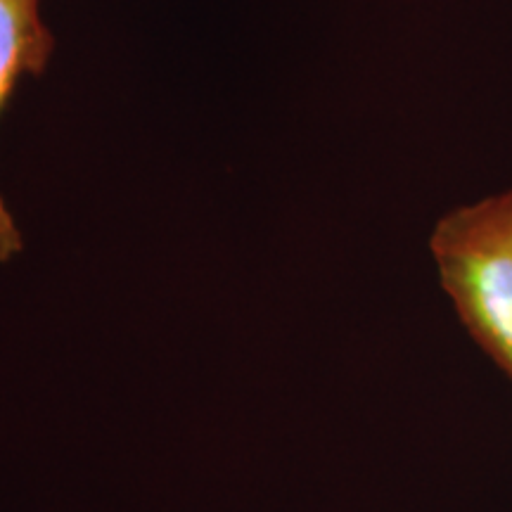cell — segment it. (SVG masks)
<instances>
[{
	"label": "cell",
	"mask_w": 512,
	"mask_h": 512,
	"mask_svg": "<svg viewBox=\"0 0 512 512\" xmlns=\"http://www.w3.org/2000/svg\"><path fill=\"white\" fill-rule=\"evenodd\" d=\"M430 252L467 335L512 382V185L446 211Z\"/></svg>",
	"instance_id": "obj_1"
},
{
	"label": "cell",
	"mask_w": 512,
	"mask_h": 512,
	"mask_svg": "<svg viewBox=\"0 0 512 512\" xmlns=\"http://www.w3.org/2000/svg\"><path fill=\"white\" fill-rule=\"evenodd\" d=\"M43 0H0V110L24 76L43 74L55 38L41 15ZM22 249V235L0 197V264Z\"/></svg>",
	"instance_id": "obj_2"
}]
</instances>
